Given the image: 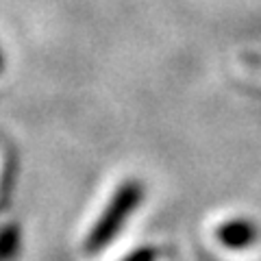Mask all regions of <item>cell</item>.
Listing matches in <instances>:
<instances>
[{
    "label": "cell",
    "mask_w": 261,
    "mask_h": 261,
    "mask_svg": "<svg viewBox=\"0 0 261 261\" xmlns=\"http://www.w3.org/2000/svg\"><path fill=\"white\" fill-rule=\"evenodd\" d=\"M144 200L146 185L142 178L128 176L124 181H120L105 202V207L100 209V214L94 218L89 231L85 233L83 250L87 255H98L105 248H109L113 240L126 228L130 218L140 211Z\"/></svg>",
    "instance_id": "1"
},
{
    "label": "cell",
    "mask_w": 261,
    "mask_h": 261,
    "mask_svg": "<svg viewBox=\"0 0 261 261\" xmlns=\"http://www.w3.org/2000/svg\"><path fill=\"white\" fill-rule=\"evenodd\" d=\"M216 240L226 250H250L257 246L261 240V228L252 218L248 216H233L222 220L216 226Z\"/></svg>",
    "instance_id": "2"
},
{
    "label": "cell",
    "mask_w": 261,
    "mask_h": 261,
    "mask_svg": "<svg viewBox=\"0 0 261 261\" xmlns=\"http://www.w3.org/2000/svg\"><path fill=\"white\" fill-rule=\"evenodd\" d=\"M22 250V228L15 222L0 224V261H15Z\"/></svg>",
    "instance_id": "3"
},
{
    "label": "cell",
    "mask_w": 261,
    "mask_h": 261,
    "mask_svg": "<svg viewBox=\"0 0 261 261\" xmlns=\"http://www.w3.org/2000/svg\"><path fill=\"white\" fill-rule=\"evenodd\" d=\"M120 261H159V248L152 244H144V246L128 250Z\"/></svg>",
    "instance_id": "4"
},
{
    "label": "cell",
    "mask_w": 261,
    "mask_h": 261,
    "mask_svg": "<svg viewBox=\"0 0 261 261\" xmlns=\"http://www.w3.org/2000/svg\"><path fill=\"white\" fill-rule=\"evenodd\" d=\"M5 72V53H3V48H0V74Z\"/></svg>",
    "instance_id": "5"
}]
</instances>
